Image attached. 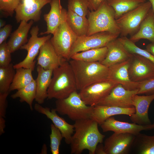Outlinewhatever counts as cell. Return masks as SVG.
<instances>
[{
    "instance_id": "cell-1",
    "label": "cell",
    "mask_w": 154,
    "mask_h": 154,
    "mask_svg": "<svg viewBox=\"0 0 154 154\" xmlns=\"http://www.w3.org/2000/svg\"><path fill=\"white\" fill-rule=\"evenodd\" d=\"M98 125L91 118L75 121V132L70 144L71 154H80L87 149L89 154H95L96 146L102 143L105 136L99 131Z\"/></svg>"
},
{
    "instance_id": "cell-2",
    "label": "cell",
    "mask_w": 154,
    "mask_h": 154,
    "mask_svg": "<svg viewBox=\"0 0 154 154\" xmlns=\"http://www.w3.org/2000/svg\"><path fill=\"white\" fill-rule=\"evenodd\" d=\"M74 74L69 61L54 69L47 90L48 98L61 99L77 90Z\"/></svg>"
},
{
    "instance_id": "cell-3",
    "label": "cell",
    "mask_w": 154,
    "mask_h": 154,
    "mask_svg": "<svg viewBox=\"0 0 154 154\" xmlns=\"http://www.w3.org/2000/svg\"><path fill=\"white\" fill-rule=\"evenodd\" d=\"M69 62L74 74L78 90L108 80L109 68L99 62H88L73 59Z\"/></svg>"
},
{
    "instance_id": "cell-4",
    "label": "cell",
    "mask_w": 154,
    "mask_h": 154,
    "mask_svg": "<svg viewBox=\"0 0 154 154\" xmlns=\"http://www.w3.org/2000/svg\"><path fill=\"white\" fill-rule=\"evenodd\" d=\"M89 23L87 36L102 32L120 34V29L116 22L115 11L104 0L98 9L89 11L87 15Z\"/></svg>"
},
{
    "instance_id": "cell-5",
    "label": "cell",
    "mask_w": 154,
    "mask_h": 154,
    "mask_svg": "<svg viewBox=\"0 0 154 154\" xmlns=\"http://www.w3.org/2000/svg\"><path fill=\"white\" fill-rule=\"evenodd\" d=\"M94 106L86 104L76 91L67 97L56 100L55 110L62 115H66L74 121L90 118Z\"/></svg>"
},
{
    "instance_id": "cell-6",
    "label": "cell",
    "mask_w": 154,
    "mask_h": 154,
    "mask_svg": "<svg viewBox=\"0 0 154 154\" xmlns=\"http://www.w3.org/2000/svg\"><path fill=\"white\" fill-rule=\"evenodd\" d=\"M151 8V3L146 1L116 19L121 37L131 36L135 34Z\"/></svg>"
},
{
    "instance_id": "cell-7",
    "label": "cell",
    "mask_w": 154,
    "mask_h": 154,
    "mask_svg": "<svg viewBox=\"0 0 154 154\" xmlns=\"http://www.w3.org/2000/svg\"><path fill=\"white\" fill-rule=\"evenodd\" d=\"M66 16V15L53 33L50 40L58 54L69 61L71 48L78 37L68 25Z\"/></svg>"
},
{
    "instance_id": "cell-8",
    "label": "cell",
    "mask_w": 154,
    "mask_h": 154,
    "mask_svg": "<svg viewBox=\"0 0 154 154\" xmlns=\"http://www.w3.org/2000/svg\"><path fill=\"white\" fill-rule=\"evenodd\" d=\"M39 28L37 26L33 27L30 31L31 37L27 42L20 48L21 50L27 51V54L25 59L19 63L14 65L15 69L22 67L34 70L36 61L35 59L39 52L41 47L51 37L50 34L38 37Z\"/></svg>"
},
{
    "instance_id": "cell-9",
    "label": "cell",
    "mask_w": 154,
    "mask_h": 154,
    "mask_svg": "<svg viewBox=\"0 0 154 154\" xmlns=\"http://www.w3.org/2000/svg\"><path fill=\"white\" fill-rule=\"evenodd\" d=\"M119 35L102 32L90 36L78 37L71 49L70 57L84 51L106 46L110 41L118 38Z\"/></svg>"
},
{
    "instance_id": "cell-10",
    "label": "cell",
    "mask_w": 154,
    "mask_h": 154,
    "mask_svg": "<svg viewBox=\"0 0 154 154\" xmlns=\"http://www.w3.org/2000/svg\"><path fill=\"white\" fill-rule=\"evenodd\" d=\"M118 84L108 80L97 82L80 90L79 94L86 104L94 106L107 96Z\"/></svg>"
},
{
    "instance_id": "cell-11",
    "label": "cell",
    "mask_w": 154,
    "mask_h": 154,
    "mask_svg": "<svg viewBox=\"0 0 154 154\" xmlns=\"http://www.w3.org/2000/svg\"><path fill=\"white\" fill-rule=\"evenodd\" d=\"M132 81L139 82L154 77V63L139 54H132L128 69Z\"/></svg>"
},
{
    "instance_id": "cell-12",
    "label": "cell",
    "mask_w": 154,
    "mask_h": 154,
    "mask_svg": "<svg viewBox=\"0 0 154 154\" xmlns=\"http://www.w3.org/2000/svg\"><path fill=\"white\" fill-rule=\"evenodd\" d=\"M51 0H21L15 9V19L17 23L22 21L37 22L40 19L41 10Z\"/></svg>"
},
{
    "instance_id": "cell-13",
    "label": "cell",
    "mask_w": 154,
    "mask_h": 154,
    "mask_svg": "<svg viewBox=\"0 0 154 154\" xmlns=\"http://www.w3.org/2000/svg\"><path fill=\"white\" fill-rule=\"evenodd\" d=\"M138 89L129 90L119 84L112 90L110 94L98 105L128 108L134 107L132 104L133 96L137 94Z\"/></svg>"
},
{
    "instance_id": "cell-14",
    "label": "cell",
    "mask_w": 154,
    "mask_h": 154,
    "mask_svg": "<svg viewBox=\"0 0 154 154\" xmlns=\"http://www.w3.org/2000/svg\"><path fill=\"white\" fill-rule=\"evenodd\" d=\"M135 136L128 133H114L105 140L106 154H126L133 146Z\"/></svg>"
},
{
    "instance_id": "cell-15",
    "label": "cell",
    "mask_w": 154,
    "mask_h": 154,
    "mask_svg": "<svg viewBox=\"0 0 154 154\" xmlns=\"http://www.w3.org/2000/svg\"><path fill=\"white\" fill-rule=\"evenodd\" d=\"M103 132L112 131L118 133H128L136 136L142 131L154 129V123L148 125H140L134 123L120 121L114 117L106 119L101 125Z\"/></svg>"
},
{
    "instance_id": "cell-16",
    "label": "cell",
    "mask_w": 154,
    "mask_h": 154,
    "mask_svg": "<svg viewBox=\"0 0 154 154\" xmlns=\"http://www.w3.org/2000/svg\"><path fill=\"white\" fill-rule=\"evenodd\" d=\"M34 109L37 112L45 115L50 119L61 133L66 143L70 144L72 136L74 131V124H69L64 118L59 116L55 108L50 109L37 103L34 105Z\"/></svg>"
},
{
    "instance_id": "cell-17",
    "label": "cell",
    "mask_w": 154,
    "mask_h": 154,
    "mask_svg": "<svg viewBox=\"0 0 154 154\" xmlns=\"http://www.w3.org/2000/svg\"><path fill=\"white\" fill-rule=\"evenodd\" d=\"M130 58L109 67L108 80L121 84L127 90H134L138 89L139 82H133L129 78L128 69Z\"/></svg>"
},
{
    "instance_id": "cell-18",
    "label": "cell",
    "mask_w": 154,
    "mask_h": 154,
    "mask_svg": "<svg viewBox=\"0 0 154 154\" xmlns=\"http://www.w3.org/2000/svg\"><path fill=\"white\" fill-rule=\"evenodd\" d=\"M154 100V94L145 96L135 95L132 99V104L135 109L134 113L129 116L131 121L140 125L151 124L149 118V106Z\"/></svg>"
},
{
    "instance_id": "cell-19",
    "label": "cell",
    "mask_w": 154,
    "mask_h": 154,
    "mask_svg": "<svg viewBox=\"0 0 154 154\" xmlns=\"http://www.w3.org/2000/svg\"><path fill=\"white\" fill-rule=\"evenodd\" d=\"M37 60V65L40 66L45 70H53L67 60L58 54L50 39L41 47Z\"/></svg>"
},
{
    "instance_id": "cell-20",
    "label": "cell",
    "mask_w": 154,
    "mask_h": 154,
    "mask_svg": "<svg viewBox=\"0 0 154 154\" xmlns=\"http://www.w3.org/2000/svg\"><path fill=\"white\" fill-rule=\"evenodd\" d=\"M50 9L48 13L44 15L47 25V30L40 33V35L53 34L66 15L67 11L62 8L60 0H51Z\"/></svg>"
},
{
    "instance_id": "cell-21",
    "label": "cell",
    "mask_w": 154,
    "mask_h": 154,
    "mask_svg": "<svg viewBox=\"0 0 154 154\" xmlns=\"http://www.w3.org/2000/svg\"><path fill=\"white\" fill-rule=\"evenodd\" d=\"M106 46L108 49L107 55L100 62L108 67L126 60L132 55V54L126 50L118 38L110 41Z\"/></svg>"
},
{
    "instance_id": "cell-22",
    "label": "cell",
    "mask_w": 154,
    "mask_h": 154,
    "mask_svg": "<svg viewBox=\"0 0 154 154\" xmlns=\"http://www.w3.org/2000/svg\"><path fill=\"white\" fill-rule=\"evenodd\" d=\"M135 112L134 107L123 108L115 106L97 105L93 106L90 118L100 125L106 119L114 116L125 115L130 116Z\"/></svg>"
},
{
    "instance_id": "cell-23",
    "label": "cell",
    "mask_w": 154,
    "mask_h": 154,
    "mask_svg": "<svg viewBox=\"0 0 154 154\" xmlns=\"http://www.w3.org/2000/svg\"><path fill=\"white\" fill-rule=\"evenodd\" d=\"M37 76L35 80L37 84L35 101L38 104H43L48 98L47 90L52 75L53 70H45L40 65L37 68Z\"/></svg>"
},
{
    "instance_id": "cell-24",
    "label": "cell",
    "mask_w": 154,
    "mask_h": 154,
    "mask_svg": "<svg viewBox=\"0 0 154 154\" xmlns=\"http://www.w3.org/2000/svg\"><path fill=\"white\" fill-rule=\"evenodd\" d=\"M34 21L31 20L28 23L24 21L21 22L17 28L11 34L7 43L11 53L19 49L28 41V33Z\"/></svg>"
},
{
    "instance_id": "cell-25",
    "label": "cell",
    "mask_w": 154,
    "mask_h": 154,
    "mask_svg": "<svg viewBox=\"0 0 154 154\" xmlns=\"http://www.w3.org/2000/svg\"><path fill=\"white\" fill-rule=\"evenodd\" d=\"M129 39L135 43L146 39L154 43V12L152 8L142 22L138 31Z\"/></svg>"
},
{
    "instance_id": "cell-26",
    "label": "cell",
    "mask_w": 154,
    "mask_h": 154,
    "mask_svg": "<svg viewBox=\"0 0 154 154\" xmlns=\"http://www.w3.org/2000/svg\"><path fill=\"white\" fill-rule=\"evenodd\" d=\"M66 22L77 37L87 35L89 23L86 17L79 15L70 10L67 11Z\"/></svg>"
},
{
    "instance_id": "cell-27",
    "label": "cell",
    "mask_w": 154,
    "mask_h": 154,
    "mask_svg": "<svg viewBox=\"0 0 154 154\" xmlns=\"http://www.w3.org/2000/svg\"><path fill=\"white\" fill-rule=\"evenodd\" d=\"M108 51L106 46L91 49L76 53L71 59L88 62H100L106 58Z\"/></svg>"
},
{
    "instance_id": "cell-28",
    "label": "cell",
    "mask_w": 154,
    "mask_h": 154,
    "mask_svg": "<svg viewBox=\"0 0 154 154\" xmlns=\"http://www.w3.org/2000/svg\"><path fill=\"white\" fill-rule=\"evenodd\" d=\"M114 9L116 19L145 2V0H106Z\"/></svg>"
},
{
    "instance_id": "cell-29",
    "label": "cell",
    "mask_w": 154,
    "mask_h": 154,
    "mask_svg": "<svg viewBox=\"0 0 154 154\" xmlns=\"http://www.w3.org/2000/svg\"><path fill=\"white\" fill-rule=\"evenodd\" d=\"M16 69V72L9 88L10 92L19 90L29 84L34 79L31 69L20 67Z\"/></svg>"
},
{
    "instance_id": "cell-30",
    "label": "cell",
    "mask_w": 154,
    "mask_h": 154,
    "mask_svg": "<svg viewBox=\"0 0 154 154\" xmlns=\"http://www.w3.org/2000/svg\"><path fill=\"white\" fill-rule=\"evenodd\" d=\"M36 90V82L35 80L34 79L28 85L18 90L12 94L11 97L13 99L19 98L21 102H26L29 106L31 110H32V104L35 98Z\"/></svg>"
},
{
    "instance_id": "cell-31",
    "label": "cell",
    "mask_w": 154,
    "mask_h": 154,
    "mask_svg": "<svg viewBox=\"0 0 154 154\" xmlns=\"http://www.w3.org/2000/svg\"><path fill=\"white\" fill-rule=\"evenodd\" d=\"M133 146L138 154H154V135L140 133L135 136Z\"/></svg>"
},
{
    "instance_id": "cell-32",
    "label": "cell",
    "mask_w": 154,
    "mask_h": 154,
    "mask_svg": "<svg viewBox=\"0 0 154 154\" xmlns=\"http://www.w3.org/2000/svg\"><path fill=\"white\" fill-rule=\"evenodd\" d=\"M15 72L12 63L5 67H0V93L10 92V86Z\"/></svg>"
},
{
    "instance_id": "cell-33",
    "label": "cell",
    "mask_w": 154,
    "mask_h": 154,
    "mask_svg": "<svg viewBox=\"0 0 154 154\" xmlns=\"http://www.w3.org/2000/svg\"><path fill=\"white\" fill-rule=\"evenodd\" d=\"M118 39L129 53L140 55L154 63V55L147 50L140 48L126 37H121L118 38Z\"/></svg>"
},
{
    "instance_id": "cell-34",
    "label": "cell",
    "mask_w": 154,
    "mask_h": 154,
    "mask_svg": "<svg viewBox=\"0 0 154 154\" xmlns=\"http://www.w3.org/2000/svg\"><path fill=\"white\" fill-rule=\"evenodd\" d=\"M68 9L84 17H86L89 11L86 0H68Z\"/></svg>"
},
{
    "instance_id": "cell-35",
    "label": "cell",
    "mask_w": 154,
    "mask_h": 154,
    "mask_svg": "<svg viewBox=\"0 0 154 154\" xmlns=\"http://www.w3.org/2000/svg\"><path fill=\"white\" fill-rule=\"evenodd\" d=\"M50 129V137L51 151L52 154H59V147L63 137L60 130L53 123L51 124Z\"/></svg>"
},
{
    "instance_id": "cell-36",
    "label": "cell",
    "mask_w": 154,
    "mask_h": 154,
    "mask_svg": "<svg viewBox=\"0 0 154 154\" xmlns=\"http://www.w3.org/2000/svg\"><path fill=\"white\" fill-rule=\"evenodd\" d=\"M20 2L19 0H0V10L7 16L12 17Z\"/></svg>"
},
{
    "instance_id": "cell-37",
    "label": "cell",
    "mask_w": 154,
    "mask_h": 154,
    "mask_svg": "<svg viewBox=\"0 0 154 154\" xmlns=\"http://www.w3.org/2000/svg\"><path fill=\"white\" fill-rule=\"evenodd\" d=\"M11 53L6 41L0 44V67L7 66L11 63Z\"/></svg>"
},
{
    "instance_id": "cell-38",
    "label": "cell",
    "mask_w": 154,
    "mask_h": 154,
    "mask_svg": "<svg viewBox=\"0 0 154 154\" xmlns=\"http://www.w3.org/2000/svg\"><path fill=\"white\" fill-rule=\"evenodd\" d=\"M137 94H154V77L139 82Z\"/></svg>"
},
{
    "instance_id": "cell-39",
    "label": "cell",
    "mask_w": 154,
    "mask_h": 154,
    "mask_svg": "<svg viewBox=\"0 0 154 154\" xmlns=\"http://www.w3.org/2000/svg\"><path fill=\"white\" fill-rule=\"evenodd\" d=\"M10 93H0V118L5 117L7 104V98Z\"/></svg>"
},
{
    "instance_id": "cell-40",
    "label": "cell",
    "mask_w": 154,
    "mask_h": 154,
    "mask_svg": "<svg viewBox=\"0 0 154 154\" xmlns=\"http://www.w3.org/2000/svg\"><path fill=\"white\" fill-rule=\"evenodd\" d=\"M12 26L10 24L5 25L0 29V44L6 41L10 35L12 29Z\"/></svg>"
},
{
    "instance_id": "cell-41",
    "label": "cell",
    "mask_w": 154,
    "mask_h": 154,
    "mask_svg": "<svg viewBox=\"0 0 154 154\" xmlns=\"http://www.w3.org/2000/svg\"><path fill=\"white\" fill-rule=\"evenodd\" d=\"M88 5L89 9L91 11L97 10L104 0H86Z\"/></svg>"
},
{
    "instance_id": "cell-42",
    "label": "cell",
    "mask_w": 154,
    "mask_h": 154,
    "mask_svg": "<svg viewBox=\"0 0 154 154\" xmlns=\"http://www.w3.org/2000/svg\"><path fill=\"white\" fill-rule=\"evenodd\" d=\"M95 154H106L104 144L102 143H99L97 145L95 149Z\"/></svg>"
},
{
    "instance_id": "cell-43",
    "label": "cell",
    "mask_w": 154,
    "mask_h": 154,
    "mask_svg": "<svg viewBox=\"0 0 154 154\" xmlns=\"http://www.w3.org/2000/svg\"><path fill=\"white\" fill-rule=\"evenodd\" d=\"M5 118H0V135H2L5 133Z\"/></svg>"
},
{
    "instance_id": "cell-44",
    "label": "cell",
    "mask_w": 154,
    "mask_h": 154,
    "mask_svg": "<svg viewBox=\"0 0 154 154\" xmlns=\"http://www.w3.org/2000/svg\"><path fill=\"white\" fill-rule=\"evenodd\" d=\"M148 51L154 55V43H151L146 46V49Z\"/></svg>"
},
{
    "instance_id": "cell-45",
    "label": "cell",
    "mask_w": 154,
    "mask_h": 154,
    "mask_svg": "<svg viewBox=\"0 0 154 154\" xmlns=\"http://www.w3.org/2000/svg\"><path fill=\"white\" fill-rule=\"evenodd\" d=\"M41 154H47V147L45 144H44L42 146Z\"/></svg>"
},
{
    "instance_id": "cell-46",
    "label": "cell",
    "mask_w": 154,
    "mask_h": 154,
    "mask_svg": "<svg viewBox=\"0 0 154 154\" xmlns=\"http://www.w3.org/2000/svg\"><path fill=\"white\" fill-rule=\"evenodd\" d=\"M5 22L3 20L1 19L0 20V28H1L5 25Z\"/></svg>"
},
{
    "instance_id": "cell-47",
    "label": "cell",
    "mask_w": 154,
    "mask_h": 154,
    "mask_svg": "<svg viewBox=\"0 0 154 154\" xmlns=\"http://www.w3.org/2000/svg\"><path fill=\"white\" fill-rule=\"evenodd\" d=\"M151 3L152 8L154 12V0H148Z\"/></svg>"
},
{
    "instance_id": "cell-48",
    "label": "cell",
    "mask_w": 154,
    "mask_h": 154,
    "mask_svg": "<svg viewBox=\"0 0 154 154\" xmlns=\"http://www.w3.org/2000/svg\"><path fill=\"white\" fill-rule=\"evenodd\" d=\"M20 0V1H21V0Z\"/></svg>"
}]
</instances>
